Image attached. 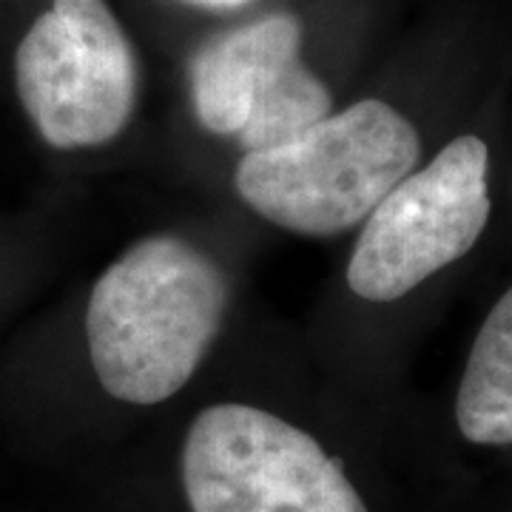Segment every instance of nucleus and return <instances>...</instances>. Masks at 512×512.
<instances>
[{
    "mask_svg": "<svg viewBox=\"0 0 512 512\" xmlns=\"http://www.w3.org/2000/svg\"><path fill=\"white\" fill-rule=\"evenodd\" d=\"M228 285L211 256L180 237H148L97 279L86 336L114 399L160 404L194 376L220 333Z\"/></svg>",
    "mask_w": 512,
    "mask_h": 512,
    "instance_id": "obj_1",
    "label": "nucleus"
},
{
    "mask_svg": "<svg viewBox=\"0 0 512 512\" xmlns=\"http://www.w3.org/2000/svg\"><path fill=\"white\" fill-rule=\"evenodd\" d=\"M416 126L382 100L322 117L293 140L245 151L237 191L259 217L305 237H333L365 222L416 171Z\"/></svg>",
    "mask_w": 512,
    "mask_h": 512,
    "instance_id": "obj_2",
    "label": "nucleus"
},
{
    "mask_svg": "<svg viewBox=\"0 0 512 512\" xmlns=\"http://www.w3.org/2000/svg\"><path fill=\"white\" fill-rule=\"evenodd\" d=\"M191 512H367L319 441L251 404H214L183 447Z\"/></svg>",
    "mask_w": 512,
    "mask_h": 512,
    "instance_id": "obj_3",
    "label": "nucleus"
},
{
    "mask_svg": "<svg viewBox=\"0 0 512 512\" xmlns=\"http://www.w3.org/2000/svg\"><path fill=\"white\" fill-rule=\"evenodd\" d=\"M20 103L49 146L92 148L123 134L140 69L106 0H55L20 40Z\"/></svg>",
    "mask_w": 512,
    "mask_h": 512,
    "instance_id": "obj_4",
    "label": "nucleus"
},
{
    "mask_svg": "<svg viewBox=\"0 0 512 512\" xmlns=\"http://www.w3.org/2000/svg\"><path fill=\"white\" fill-rule=\"evenodd\" d=\"M490 151L456 137L433 163L410 171L365 220L348 285L367 302H396L467 254L490 222Z\"/></svg>",
    "mask_w": 512,
    "mask_h": 512,
    "instance_id": "obj_5",
    "label": "nucleus"
},
{
    "mask_svg": "<svg viewBox=\"0 0 512 512\" xmlns=\"http://www.w3.org/2000/svg\"><path fill=\"white\" fill-rule=\"evenodd\" d=\"M299 49L302 26L293 15H268L208 40L191 63L200 126L237 137L245 151H268L328 117L330 92Z\"/></svg>",
    "mask_w": 512,
    "mask_h": 512,
    "instance_id": "obj_6",
    "label": "nucleus"
},
{
    "mask_svg": "<svg viewBox=\"0 0 512 512\" xmlns=\"http://www.w3.org/2000/svg\"><path fill=\"white\" fill-rule=\"evenodd\" d=\"M456 421L473 444H512V288L478 330L458 384Z\"/></svg>",
    "mask_w": 512,
    "mask_h": 512,
    "instance_id": "obj_7",
    "label": "nucleus"
},
{
    "mask_svg": "<svg viewBox=\"0 0 512 512\" xmlns=\"http://www.w3.org/2000/svg\"><path fill=\"white\" fill-rule=\"evenodd\" d=\"M214 3H239V0H214Z\"/></svg>",
    "mask_w": 512,
    "mask_h": 512,
    "instance_id": "obj_8",
    "label": "nucleus"
}]
</instances>
